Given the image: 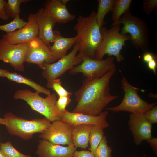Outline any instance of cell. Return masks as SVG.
I'll list each match as a JSON object with an SVG mask.
<instances>
[{
	"instance_id": "obj_1",
	"label": "cell",
	"mask_w": 157,
	"mask_h": 157,
	"mask_svg": "<svg viewBox=\"0 0 157 157\" xmlns=\"http://www.w3.org/2000/svg\"><path fill=\"white\" fill-rule=\"evenodd\" d=\"M116 68L99 78H85L81 88L74 93L77 104L72 112L93 116L99 115L118 96L110 93V80Z\"/></svg>"
},
{
	"instance_id": "obj_2",
	"label": "cell",
	"mask_w": 157,
	"mask_h": 157,
	"mask_svg": "<svg viewBox=\"0 0 157 157\" xmlns=\"http://www.w3.org/2000/svg\"><path fill=\"white\" fill-rule=\"evenodd\" d=\"M96 12L93 11L87 17L79 15L74 27L76 32L78 44V53L81 58L94 59L97 48L102 40L101 27L96 18Z\"/></svg>"
},
{
	"instance_id": "obj_3",
	"label": "cell",
	"mask_w": 157,
	"mask_h": 157,
	"mask_svg": "<svg viewBox=\"0 0 157 157\" xmlns=\"http://www.w3.org/2000/svg\"><path fill=\"white\" fill-rule=\"evenodd\" d=\"M117 24L123 25L120 33L124 35L129 34L133 46L144 53L148 52L150 33L149 28L144 21L133 15L129 10L117 22L113 23L111 26Z\"/></svg>"
},
{
	"instance_id": "obj_4",
	"label": "cell",
	"mask_w": 157,
	"mask_h": 157,
	"mask_svg": "<svg viewBox=\"0 0 157 157\" xmlns=\"http://www.w3.org/2000/svg\"><path fill=\"white\" fill-rule=\"evenodd\" d=\"M121 25H114L110 29L103 27L100 28L102 40L96 51L94 59L103 60L104 55L107 54L109 56L115 57L118 62L124 60L120 51L122 47L125 45L126 41H130L131 38L129 34L120 33Z\"/></svg>"
},
{
	"instance_id": "obj_5",
	"label": "cell",
	"mask_w": 157,
	"mask_h": 157,
	"mask_svg": "<svg viewBox=\"0 0 157 157\" xmlns=\"http://www.w3.org/2000/svg\"><path fill=\"white\" fill-rule=\"evenodd\" d=\"M13 97L25 101L33 110L43 115L51 122L61 120L63 113L56 107L57 97L54 93L43 98L36 92H33L27 89H19L15 92Z\"/></svg>"
},
{
	"instance_id": "obj_6",
	"label": "cell",
	"mask_w": 157,
	"mask_h": 157,
	"mask_svg": "<svg viewBox=\"0 0 157 157\" xmlns=\"http://www.w3.org/2000/svg\"><path fill=\"white\" fill-rule=\"evenodd\" d=\"M3 118L6 120L5 126L8 133L24 140L31 139L35 133H43L51 124L45 117L27 120L11 112L5 114Z\"/></svg>"
},
{
	"instance_id": "obj_7",
	"label": "cell",
	"mask_w": 157,
	"mask_h": 157,
	"mask_svg": "<svg viewBox=\"0 0 157 157\" xmlns=\"http://www.w3.org/2000/svg\"><path fill=\"white\" fill-rule=\"evenodd\" d=\"M121 85L124 92L122 100L118 106L106 108L107 110L114 112L125 111L131 113H145L156 105V103L149 104L143 100L138 94V91L142 90L131 85L123 76Z\"/></svg>"
},
{
	"instance_id": "obj_8",
	"label": "cell",
	"mask_w": 157,
	"mask_h": 157,
	"mask_svg": "<svg viewBox=\"0 0 157 157\" xmlns=\"http://www.w3.org/2000/svg\"><path fill=\"white\" fill-rule=\"evenodd\" d=\"M78 50V44L76 42L69 54L56 62L44 64L42 76L47 80V85L53 80L58 78L66 72L81 63L83 58L76 55Z\"/></svg>"
},
{
	"instance_id": "obj_9",
	"label": "cell",
	"mask_w": 157,
	"mask_h": 157,
	"mask_svg": "<svg viewBox=\"0 0 157 157\" xmlns=\"http://www.w3.org/2000/svg\"><path fill=\"white\" fill-rule=\"evenodd\" d=\"M81 64L69 70L72 75L81 73L85 78H94L101 77L109 70L116 67L114 58L109 56L106 59L97 60L89 58H82Z\"/></svg>"
},
{
	"instance_id": "obj_10",
	"label": "cell",
	"mask_w": 157,
	"mask_h": 157,
	"mask_svg": "<svg viewBox=\"0 0 157 157\" xmlns=\"http://www.w3.org/2000/svg\"><path fill=\"white\" fill-rule=\"evenodd\" d=\"M28 43L11 44L5 39H0V60L9 63L15 70L23 72L25 56Z\"/></svg>"
},
{
	"instance_id": "obj_11",
	"label": "cell",
	"mask_w": 157,
	"mask_h": 157,
	"mask_svg": "<svg viewBox=\"0 0 157 157\" xmlns=\"http://www.w3.org/2000/svg\"><path fill=\"white\" fill-rule=\"evenodd\" d=\"M74 126L61 120H56L51 123L39 137L53 144L72 145V132Z\"/></svg>"
},
{
	"instance_id": "obj_12",
	"label": "cell",
	"mask_w": 157,
	"mask_h": 157,
	"mask_svg": "<svg viewBox=\"0 0 157 157\" xmlns=\"http://www.w3.org/2000/svg\"><path fill=\"white\" fill-rule=\"evenodd\" d=\"M24 62L36 64L43 70L44 64L53 63L55 61L49 46L38 37L28 43Z\"/></svg>"
},
{
	"instance_id": "obj_13",
	"label": "cell",
	"mask_w": 157,
	"mask_h": 157,
	"mask_svg": "<svg viewBox=\"0 0 157 157\" xmlns=\"http://www.w3.org/2000/svg\"><path fill=\"white\" fill-rule=\"evenodd\" d=\"M38 28L35 14L31 13L28 22L21 28L9 33H6L3 38L13 44L29 43L38 37Z\"/></svg>"
},
{
	"instance_id": "obj_14",
	"label": "cell",
	"mask_w": 157,
	"mask_h": 157,
	"mask_svg": "<svg viewBox=\"0 0 157 157\" xmlns=\"http://www.w3.org/2000/svg\"><path fill=\"white\" fill-rule=\"evenodd\" d=\"M128 123L137 145L140 144L143 140L152 137V124L146 119L144 113H131Z\"/></svg>"
},
{
	"instance_id": "obj_15",
	"label": "cell",
	"mask_w": 157,
	"mask_h": 157,
	"mask_svg": "<svg viewBox=\"0 0 157 157\" xmlns=\"http://www.w3.org/2000/svg\"><path fill=\"white\" fill-rule=\"evenodd\" d=\"M108 114L107 110L102 111L96 116L75 113L66 110L63 114L61 121L74 126L91 124L100 126L104 129L109 126L106 121Z\"/></svg>"
},
{
	"instance_id": "obj_16",
	"label": "cell",
	"mask_w": 157,
	"mask_h": 157,
	"mask_svg": "<svg viewBox=\"0 0 157 157\" xmlns=\"http://www.w3.org/2000/svg\"><path fill=\"white\" fill-rule=\"evenodd\" d=\"M35 14L38 28V37L45 44L50 46L53 42V29L57 22L44 8H40Z\"/></svg>"
},
{
	"instance_id": "obj_17",
	"label": "cell",
	"mask_w": 157,
	"mask_h": 157,
	"mask_svg": "<svg viewBox=\"0 0 157 157\" xmlns=\"http://www.w3.org/2000/svg\"><path fill=\"white\" fill-rule=\"evenodd\" d=\"M38 142L36 154L39 157H72L77 149L73 145L63 146L44 139Z\"/></svg>"
},
{
	"instance_id": "obj_18",
	"label": "cell",
	"mask_w": 157,
	"mask_h": 157,
	"mask_svg": "<svg viewBox=\"0 0 157 157\" xmlns=\"http://www.w3.org/2000/svg\"><path fill=\"white\" fill-rule=\"evenodd\" d=\"M69 0H48L44 4V8L57 23L64 24L73 20L74 14L68 11L66 4Z\"/></svg>"
},
{
	"instance_id": "obj_19",
	"label": "cell",
	"mask_w": 157,
	"mask_h": 157,
	"mask_svg": "<svg viewBox=\"0 0 157 157\" xmlns=\"http://www.w3.org/2000/svg\"><path fill=\"white\" fill-rule=\"evenodd\" d=\"M53 44L49 47L55 62L67 55L68 50L76 43L77 38L76 36L72 38L64 37L58 31H53Z\"/></svg>"
},
{
	"instance_id": "obj_20",
	"label": "cell",
	"mask_w": 157,
	"mask_h": 157,
	"mask_svg": "<svg viewBox=\"0 0 157 157\" xmlns=\"http://www.w3.org/2000/svg\"><path fill=\"white\" fill-rule=\"evenodd\" d=\"M94 125L81 124L75 126L72 132L73 145L76 147L86 149L88 146L89 135Z\"/></svg>"
},
{
	"instance_id": "obj_21",
	"label": "cell",
	"mask_w": 157,
	"mask_h": 157,
	"mask_svg": "<svg viewBox=\"0 0 157 157\" xmlns=\"http://www.w3.org/2000/svg\"><path fill=\"white\" fill-rule=\"evenodd\" d=\"M9 80L18 83L26 85L33 88L35 92L39 93L44 94L47 95L51 94L50 91L31 79L24 77L16 72H9L5 77Z\"/></svg>"
},
{
	"instance_id": "obj_22",
	"label": "cell",
	"mask_w": 157,
	"mask_h": 157,
	"mask_svg": "<svg viewBox=\"0 0 157 157\" xmlns=\"http://www.w3.org/2000/svg\"><path fill=\"white\" fill-rule=\"evenodd\" d=\"M116 0H98V5L96 12L97 22L101 28L105 22L104 20L106 15L113 11Z\"/></svg>"
},
{
	"instance_id": "obj_23",
	"label": "cell",
	"mask_w": 157,
	"mask_h": 157,
	"mask_svg": "<svg viewBox=\"0 0 157 157\" xmlns=\"http://www.w3.org/2000/svg\"><path fill=\"white\" fill-rule=\"evenodd\" d=\"M132 0H116L112 12V19L113 23L117 22L129 10V8L132 2Z\"/></svg>"
},
{
	"instance_id": "obj_24",
	"label": "cell",
	"mask_w": 157,
	"mask_h": 157,
	"mask_svg": "<svg viewBox=\"0 0 157 157\" xmlns=\"http://www.w3.org/2000/svg\"><path fill=\"white\" fill-rule=\"evenodd\" d=\"M103 129L101 127L97 125H93L91 129L89 138L90 145L89 150L93 154L104 136Z\"/></svg>"
},
{
	"instance_id": "obj_25",
	"label": "cell",
	"mask_w": 157,
	"mask_h": 157,
	"mask_svg": "<svg viewBox=\"0 0 157 157\" xmlns=\"http://www.w3.org/2000/svg\"><path fill=\"white\" fill-rule=\"evenodd\" d=\"M29 0H8L5 4L4 10L6 14L9 17L14 19L20 13V5Z\"/></svg>"
},
{
	"instance_id": "obj_26",
	"label": "cell",
	"mask_w": 157,
	"mask_h": 157,
	"mask_svg": "<svg viewBox=\"0 0 157 157\" xmlns=\"http://www.w3.org/2000/svg\"><path fill=\"white\" fill-rule=\"evenodd\" d=\"M0 150L6 157H32L31 155H25L19 152L10 141L0 143Z\"/></svg>"
},
{
	"instance_id": "obj_27",
	"label": "cell",
	"mask_w": 157,
	"mask_h": 157,
	"mask_svg": "<svg viewBox=\"0 0 157 157\" xmlns=\"http://www.w3.org/2000/svg\"><path fill=\"white\" fill-rule=\"evenodd\" d=\"M27 22L21 19L19 15L9 23L0 25V30L6 32V33H9L21 28Z\"/></svg>"
},
{
	"instance_id": "obj_28",
	"label": "cell",
	"mask_w": 157,
	"mask_h": 157,
	"mask_svg": "<svg viewBox=\"0 0 157 157\" xmlns=\"http://www.w3.org/2000/svg\"><path fill=\"white\" fill-rule=\"evenodd\" d=\"M112 151L107 144L106 137L104 136L93 154L95 157H112Z\"/></svg>"
},
{
	"instance_id": "obj_29",
	"label": "cell",
	"mask_w": 157,
	"mask_h": 157,
	"mask_svg": "<svg viewBox=\"0 0 157 157\" xmlns=\"http://www.w3.org/2000/svg\"><path fill=\"white\" fill-rule=\"evenodd\" d=\"M61 83V80L58 78L53 80L47 86L54 90L59 97L72 95V93L66 90L62 85Z\"/></svg>"
},
{
	"instance_id": "obj_30",
	"label": "cell",
	"mask_w": 157,
	"mask_h": 157,
	"mask_svg": "<svg viewBox=\"0 0 157 157\" xmlns=\"http://www.w3.org/2000/svg\"><path fill=\"white\" fill-rule=\"evenodd\" d=\"M71 101L70 96L59 97L56 102V107L60 111L63 113L66 110V108L71 102Z\"/></svg>"
},
{
	"instance_id": "obj_31",
	"label": "cell",
	"mask_w": 157,
	"mask_h": 157,
	"mask_svg": "<svg viewBox=\"0 0 157 157\" xmlns=\"http://www.w3.org/2000/svg\"><path fill=\"white\" fill-rule=\"evenodd\" d=\"M142 7L143 11L146 14L149 15L157 8V0H144Z\"/></svg>"
},
{
	"instance_id": "obj_32",
	"label": "cell",
	"mask_w": 157,
	"mask_h": 157,
	"mask_svg": "<svg viewBox=\"0 0 157 157\" xmlns=\"http://www.w3.org/2000/svg\"><path fill=\"white\" fill-rule=\"evenodd\" d=\"M146 119L151 124L157 123V106L156 105L144 113Z\"/></svg>"
},
{
	"instance_id": "obj_33",
	"label": "cell",
	"mask_w": 157,
	"mask_h": 157,
	"mask_svg": "<svg viewBox=\"0 0 157 157\" xmlns=\"http://www.w3.org/2000/svg\"><path fill=\"white\" fill-rule=\"evenodd\" d=\"M72 157H95L91 151L83 150L78 151L76 150L74 153Z\"/></svg>"
},
{
	"instance_id": "obj_34",
	"label": "cell",
	"mask_w": 157,
	"mask_h": 157,
	"mask_svg": "<svg viewBox=\"0 0 157 157\" xmlns=\"http://www.w3.org/2000/svg\"><path fill=\"white\" fill-rule=\"evenodd\" d=\"M6 2L5 0H0V19L6 21L9 17L6 14L4 10V6Z\"/></svg>"
},
{
	"instance_id": "obj_35",
	"label": "cell",
	"mask_w": 157,
	"mask_h": 157,
	"mask_svg": "<svg viewBox=\"0 0 157 157\" xmlns=\"http://www.w3.org/2000/svg\"><path fill=\"white\" fill-rule=\"evenodd\" d=\"M146 140L150 145L155 153L156 154L157 152V138L152 137L147 140Z\"/></svg>"
},
{
	"instance_id": "obj_36",
	"label": "cell",
	"mask_w": 157,
	"mask_h": 157,
	"mask_svg": "<svg viewBox=\"0 0 157 157\" xmlns=\"http://www.w3.org/2000/svg\"><path fill=\"white\" fill-rule=\"evenodd\" d=\"M156 60V58L152 60L147 63L148 68L151 70L155 75L156 74L157 62Z\"/></svg>"
},
{
	"instance_id": "obj_37",
	"label": "cell",
	"mask_w": 157,
	"mask_h": 157,
	"mask_svg": "<svg viewBox=\"0 0 157 157\" xmlns=\"http://www.w3.org/2000/svg\"><path fill=\"white\" fill-rule=\"evenodd\" d=\"M156 58V57L152 53L148 52L144 53L142 58L144 61L147 63L152 60Z\"/></svg>"
},
{
	"instance_id": "obj_38",
	"label": "cell",
	"mask_w": 157,
	"mask_h": 157,
	"mask_svg": "<svg viewBox=\"0 0 157 157\" xmlns=\"http://www.w3.org/2000/svg\"><path fill=\"white\" fill-rule=\"evenodd\" d=\"M9 72L7 70L0 69V77H5L6 75Z\"/></svg>"
},
{
	"instance_id": "obj_39",
	"label": "cell",
	"mask_w": 157,
	"mask_h": 157,
	"mask_svg": "<svg viewBox=\"0 0 157 157\" xmlns=\"http://www.w3.org/2000/svg\"><path fill=\"white\" fill-rule=\"evenodd\" d=\"M6 123V121L5 119L4 118L0 117V124L5 125Z\"/></svg>"
},
{
	"instance_id": "obj_40",
	"label": "cell",
	"mask_w": 157,
	"mask_h": 157,
	"mask_svg": "<svg viewBox=\"0 0 157 157\" xmlns=\"http://www.w3.org/2000/svg\"><path fill=\"white\" fill-rule=\"evenodd\" d=\"M148 96L149 97L153 99H156L157 98V95L156 94H148Z\"/></svg>"
},
{
	"instance_id": "obj_41",
	"label": "cell",
	"mask_w": 157,
	"mask_h": 157,
	"mask_svg": "<svg viewBox=\"0 0 157 157\" xmlns=\"http://www.w3.org/2000/svg\"><path fill=\"white\" fill-rule=\"evenodd\" d=\"M0 157H6L0 150Z\"/></svg>"
}]
</instances>
